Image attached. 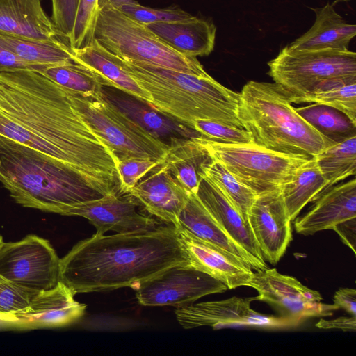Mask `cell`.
<instances>
[{"instance_id": "603a6c76", "label": "cell", "mask_w": 356, "mask_h": 356, "mask_svg": "<svg viewBox=\"0 0 356 356\" xmlns=\"http://www.w3.org/2000/svg\"><path fill=\"white\" fill-rule=\"evenodd\" d=\"M73 60L100 76L108 87H114L148 106L152 99L123 67L119 58L96 39L88 46L72 49Z\"/></svg>"}, {"instance_id": "44dd1931", "label": "cell", "mask_w": 356, "mask_h": 356, "mask_svg": "<svg viewBox=\"0 0 356 356\" xmlns=\"http://www.w3.org/2000/svg\"><path fill=\"white\" fill-rule=\"evenodd\" d=\"M0 31L49 41L60 36L41 0H0Z\"/></svg>"}, {"instance_id": "e575fe53", "label": "cell", "mask_w": 356, "mask_h": 356, "mask_svg": "<svg viewBox=\"0 0 356 356\" xmlns=\"http://www.w3.org/2000/svg\"><path fill=\"white\" fill-rule=\"evenodd\" d=\"M190 128L200 136L226 145L252 143L250 134L243 128L209 120H195Z\"/></svg>"}, {"instance_id": "9c48e42d", "label": "cell", "mask_w": 356, "mask_h": 356, "mask_svg": "<svg viewBox=\"0 0 356 356\" xmlns=\"http://www.w3.org/2000/svg\"><path fill=\"white\" fill-rule=\"evenodd\" d=\"M195 138L215 160L257 195L281 188L310 159L277 152L253 143L226 145L200 136Z\"/></svg>"}, {"instance_id": "6da1fadb", "label": "cell", "mask_w": 356, "mask_h": 356, "mask_svg": "<svg viewBox=\"0 0 356 356\" xmlns=\"http://www.w3.org/2000/svg\"><path fill=\"white\" fill-rule=\"evenodd\" d=\"M0 135L70 165L104 195L119 194L116 161L71 92L39 70L0 72Z\"/></svg>"}, {"instance_id": "f546056e", "label": "cell", "mask_w": 356, "mask_h": 356, "mask_svg": "<svg viewBox=\"0 0 356 356\" xmlns=\"http://www.w3.org/2000/svg\"><path fill=\"white\" fill-rule=\"evenodd\" d=\"M318 166L330 187L355 175L356 136L335 143L315 156Z\"/></svg>"}, {"instance_id": "d590c367", "label": "cell", "mask_w": 356, "mask_h": 356, "mask_svg": "<svg viewBox=\"0 0 356 356\" xmlns=\"http://www.w3.org/2000/svg\"><path fill=\"white\" fill-rule=\"evenodd\" d=\"M99 10L98 0H80L73 33L68 42L72 49H80L92 42Z\"/></svg>"}, {"instance_id": "9a60e30c", "label": "cell", "mask_w": 356, "mask_h": 356, "mask_svg": "<svg viewBox=\"0 0 356 356\" xmlns=\"http://www.w3.org/2000/svg\"><path fill=\"white\" fill-rule=\"evenodd\" d=\"M248 220L264 259L278 263L292 239L291 220L281 188L257 195Z\"/></svg>"}, {"instance_id": "ffe728a7", "label": "cell", "mask_w": 356, "mask_h": 356, "mask_svg": "<svg viewBox=\"0 0 356 356\" xmlns=\"http://www.w3.org/2000/svg\"><path fill=\"white\" fill-rule=\"evenodd\" d=\"M200 201L228 235L262 267L268 268L248 222L204 175L196 192Z\"/></svg>"}, {"instance_id": "ee69618b", "label": "cell", "mask_w": 356, "mask_h": 356, "mask_svg": "<svg viewBox=\"0 0 356 356\" xmlns=\"http://www.w3.org/2000/svg\"><path fill=\"white\" fill-rule=\"evenodd\" d=\"M320 329H339L344 332L356 331V316H341L334 319L321 318L316 324Z\"/></svg>"}, {"instance_id": "cb8c5ba5", "label": "cell", "mask_w": 356, "mask_h": 356, "mask_svg": "<svg viewBox=\"0 0 356 356\" xmlns=\"http://www.w3.org/2000/svg\"><path fill=\"white\" fill-rule=\"evenodd\" d=\"M177 225L181 226L195 236L232 254L246 263L252 270L256 271L265 270L244 248L228 235L204 207L196 194L190 193L179 215Z\"/></svg>"}, {"instance_id": "7c38bea8", "label": "cell", "mask_w": 356, "mask_h": 356, "mask_svg": "<svg viewBox=\"0 0 356 356\" xmlns=\"http://www.w3.org/2000/svg\"><path fill=\"white\" fill-rule=\"evenodd\" d=\"M132 289L144 306L180 307L228 289L207 273L187 266H175Z\"/></svg>"}, {"instance_id": "8d00e7d4", "label": "cell", "mask_w": 356, "mask_h": 356, "mask_svg": "<svg viewBox=\"0 0 356 356\" xmlns=\"http://www.w3.org/2000/svg\"><path fill=\"white\" fill-rule=\"evenodd\" d=\"M162 163L163 161L148 158H128L116 160L120 194L127 195L141 179Z\"/></svg>"}, {"instance_id": "e0dca14e", "label": "cell", "mask_w": 356, "mask_h": 356, "mask_svg": "<svg viewBox=\"0 0 356 356\" xmlns=\"http://www.w3.org/2000/svg\"><path fill=\"white\" fill-rule=\"evenodd\" d=\"M175 228L188 257V266L209 275L228 289L247 286L253 271L246 263L224 249L195 236L180 225Z\"/></svg>"}, {"instance_id": "3957f363", "label": "cell", "mask_w": 356, "mask_h": 356, "mask_svg": "<svg viewBox=\"0 0 356 356\" xmlns=\"http://www.w3.org/2000/svg\"><path fill=\"white\" fill-rule=\"evenodd\" d=\"M0 181L17 204L60 215L106 195L70 165L2 135Z\"/></svg>"}, {"instance_id": "ac0fdd59", "label": "cell", "mask_w": 356, "mask_h": 356, "mask_svg": "<svg viewBox=\"0 0 356 356\" xmlns=\"http://www.w3.org/2000/svg\"><path fill=\"white\" fill-rule=\"evenodd\" d=\"M151 215L167 224L178 225L179 215L190 193L161 164L127 193Z\"/></svg>"}, {"instance_id": "b9f144b4", "label": "cell", "mask_w": 356, "mask_h": 356, "mask_svg": "<svg viewBox=\"0 0 356 356\" xmlns=\"http://www.w3.org/2000/svg\"><path fill=\"white\" fill-rule=\"evenodd\" d=\"M332 229L337 233L341 241L355 254L356 217L336 225Z\"/></svg>"}, {"instance_id": "d6986e66", "label": "cell", "mask_w": 356, "mask_h": 356, "mask_svg": "<svg viewBox=\"0 0 356 356\" xmlns=\"http://www.w3.org/2000/svg\"><path fill=\"white\" fill-rule=\"evenodd\" d=\"M305 214L294 220L296 232L312 235L356 217L355 178L328 188L314 201Z\"/></svg>"}, {"instance_id": "ba28073f", "label": "cell", "mask_w": 356, "mask_h": 356, "mask_svg": "<svg viewBox=\"0 0 356 356\" xmlns=\"http://www.w3.org/2000/svg\"><path fill=\"white\" fill-rule=\"evenodd\" d=\"M268 65V75L296 104L327 81L356 77V54L349 49L293 50L286 45Z\"/></svg>"}, {"instance_id": "7bdbcfd3", "label": "cell", "mask_w": 356, "mask_h": 356, "mask_svg": "<svg viewBox=\"0 0 356 356\" xmlns=\"http://www.w3.org/2000/svg\"><path fill=\"white\" fill-rule=\"evenodd\" d=\"M333 302L339 309H343L351 316H356V290L355 289H339L334 295Z\"/></svg>"}, {"instance_id": "bcb514c9", "label": "cell", "mask_w": 356, "mask_h": 356, "mask_svg": "<svg viewBox=\"0 0 356 356\" xmlns=\"http://www.w3.org/2000/svg\"><path fill=\"white\" fill-rule=\"evenodd\" d=\"M3 243V238H2V236L0 234V246L2 245Z\"/></svg>"}, {"instance_id": "83f0119b", "label": "cell", "mask_w": 356, "mask_h": 356, "mask_svg": "<svg viewBox=\"0 0 356 356\" xmlns=\"http://www.w3.org/2000/svg\"><path fill=\"white\" fill-rule=\"evenodd\" d=\"M0 44L24 60L42 67L74 61L72 49L60 40H41L0 31Z\"/></svg>"}, {"instance_id": "277c9868", "label": "cell", "mask_w": 356, "mask_h": 356, "mask_svg": "<svg viewBox=\"0 0 356 356\" xmlns=\"http://www.w3.org/2000/svg\"><path fill=\"white\" fill-rule=\"evenodd\" d=\"M118 58L149 93V106L162 115L188 127L195 120H209L243 128L238 118L240 92L225 87L210 75L197 76Z\"/></svg>"}, {"instance_id": "d4e9b609", "label": "cell", "mask_w": 356, "mask_h": 356, "mask_svg": "<svg viewBox=\"0 0 356 356\" xmlns=\"http://www.w3.org/2000/svg\"><path fill=\"white\" fill-rule=\"evenodd\" d=\"M313 10L316 19L312 26L288 47L293 50L348 49L356 34V26L347 23L329 2Z\"/></svg>"}, {"instance_id": "ab89813d", "label": "cell", "mask_w": 356, "mask_h": 356, "mask_svg": "<svg viewBox=\"0 0 356 356\" xmlns=\"http://www.w3.org/2000/svg\"><path fill=\"white\" fill-rule=\"evenodd\" d=\"M80 0H51V20L60 36L72 37Z\"/></svg>"}, {"instance_id": "52a82bcc", "label": "cell", "mask_w": 356, "mask_h": 356, "mask_svg": "<svg viewBox=\"0 0 356 356\" xmlns=\"http://www.w3.org/2000/svg\"><path fill=\"white\" fill-rule=\"evenodd\" d=\"M70 92L76 109L112 152L115 161L148 158L163 161L168 152V143L156 137L120 109L103 90L88 96Z\"/></svg>"}, {"instance_id": "4316f807", "label": "cell", "mask_w": 356, "mask_h": 356, "mask_svg": "<svg viewBox=\"0 0 356 356\" xmlns=\"http://www.w3.org/2000/svg\"><path fill=\"white\" fill-rule=\"evenodd\" d=\"M330 188L314 157L307 160L292 180L281 188L282 197L291 221L309 202H314Z\"/></svg>"}, {"instance_id": "7a4b0ae2", "label": "cell", "mask_w": 356, "mask_h": 356, "mask_svg": "<svg viewBox=\"0 0 356 356\" xmlns=\"http://www.w3.org/2000/svg\"><path fill=\"white\" fill-rule=\"evenodd\" d=\"M175 266H188L175 225L77 243L60 260L59 281L74 293L134 286Z\"/></svg>"}, {"instance_id": "2e32d148", "label": "cell", "mask_w": 356, "mask_h": 356, "mask_svg": "<svg viewBox=\"0 0 356 356\" xmlns=\"http://www.w3.org/2000/svg\"><path fill=\"white\" fill-rule=\"evenodd\" d=\"M137 203L131 197L110 193L101 198L74 204L63 216L83 217L96 228L97 234L108 231L124 234L149 231L159 223L154 218L140 213Z\"/></svg>"}, {"instance_id": "4fadbf2b", "label": "cell", "mask_w": 356, "mask_h": 356, "mask_svg": "<svg viewBox=\"0 0 356 356\" xmlns=\"http://www.w3.org/2000/svg\"><path fill=\"white\" fill-rule=\"evenodd\" d=\"M253 298L234 296L216 301L201 302L177 307L175 313L184 329L211 326L214 329L229 325L281 327L292 325L283 318L266 316L250 307Z\"/></svg>"}, {"instance_id": "74e56055", "label": "cell", "mask_w": 356, "mask_h": 356, "mask_svg": "<svg viewBox=\"0 0 356 356\" xmlns=\"http://www.w3.org/2000/svg\"><path fill=\"white\" fill-rule=\"evenodd\" d=\"M37 292L19 286L0 275V319L26 310Z\"/></svg>"}, {"instance_id": "30bf717a", "label": "cell", "mask_w": 356, "mask_h": 356, "mask_svg": "<svg viewBox=\"0 0 356 356\" xmlns=\"http://www.w3.org/2000/svg\"><path fill=\"white\" fill-rule=\"evenodd\" d=\"M60 260L48 240L29 234L0 246V275L29 290L46 291L59 282Z\"/></svg>"}, {"instance_id": "f6af8a7d", "label": "cell", "mask_w": 356, "mask_h": 356, "mask_svg": "<svg viewBox=\"0 0 356 356\" xmlns=\"http://www.w3.org/2000/svg\"><path fill=\"white\" fill-rule=\"evenodd\" d=\"M135 0H98L99 9L111 6L116 9H120L122 6L125 5L136 3Z\"/></svg>"}, {"instance_id": "8992f818", "label": "cell", "mask_w": 356, "mask_h": 356, "mask_svg": "<svg viewBox=\"0 0 356 356\" xmlns=\"http://www.w3.org/2000/svg\"><path fill=\"white\" fill-rule=\"evenodd\" d=\"M94 38L123 59L197 76L209 75L196 57L177 51L147 25L111 6L99 10Z\"/></svg>"}, {"instance_id": "1f68e13d", "label": "cell", "mask_w": 356, "mask_h": 356, "mask_svg": "<svg viewBox=\"0 0 356 356\" xmlns=\"http://www.w3.org/2000/svg\"><path fill=\"white\" fill-rule=\"evenodd\" d=\"M305 102L334 108L356 124V77L327 81L309 95Z\"/></svg>"}, {"instance_id": "484cf974", "label": "cell", "mask_w": 356, "mask_h": 356, "mask_svg": "<svg viewBox=\"0 0 356 356\" xmlns=\"http://www.w3.org/2000/svg\"><path fill=\"white\" fill-rule=\"evenodd\" d=\"M163 163L165 168L189 193H196L203 175V168L214 159L196 140L173 137L170 139Z\"/></svg>"}, {"instance_id": "7402d4cb", "label": "cell", "mask_w": 356, "mask_h": 356, "mask_svg": "<svg viewBox=\"0 0 356 356\" xmlns=\"http://www.w3.org/2000/svg\"><path fill=\"white\" fill-rule=\"evenodd\" d=\"M177 51L193 57L209 55L213 50L216 27L213 22L192 16L168 22L145 24Z\"/></svg>"}, {"instance_id": "f35d334b", "label": "cell", "mask_w": 356, "mask_h": 356, "mask_svg": "<svg viewBox=\"0 0 356 356\" xmlns=\"http://www.w3.org/2000/svg\"><path fill=\"white\" fill-rule=\"evenodd\" d=\"M131 19L144 24L184 20L193 15L177 6L152 8L139 4L125 5L119 9Z\"/></svg>"}, {"instance_id": "60d3db41", "label": "cell", "mask_w": 356, "mask_h": 356, "mask_svg": "<svg viewBox=\"0 0 356 356\" xmlns=\"http://www.w3.org/2000/svg\"><path fill=\"white\" fill-rule=\"evenodd\" d=\"M42 67L30 63L0 44V72L18 69L42 70Z\"/></svg>"}, {"instance_id": "f1b7e54d", "label": "cell", "mask_w": 356, "mask_h": 356, "mask_svg": "<svg viewBox=\"0 0 356 356\" xmlns=\"http://www.w3.org/2000/svg\"><path fill=\"white\" fill-rule=\"evenodd\" d=\"M296 112L331 143H341L356 136V124L340 111L313 103L296 108Z\"/></svg>"}, {"instance_id": "5b68a950", "label": "cell", "mask_w": 356, "mask_h": 356, "mask_svg": "<svg viewBox=\"0 0 356 356\" xmlns=\"http://www.w3.org/2000/svg\"><path fill=\"white\" fill-rule=\"evenodd\" d=\"M276 83L250 81L240 92L238 118L252 143L277 152L312 158L334 145L307 123Z\"/></svg>"}, {"instance_id": "8fae6325", "label": "cell", "mask_w": 356, "mask_h": 356, "mask_svg": "<svg viewBox=\"0 0 356 356\" xmlns=\"http://www.w3.org/2000/svg\"><path fill=\"white\" fill-rule=\"evenodd\" d=\"M263 301L277 310L281 317L296 325L308 318L332 316L339 308L334 304L321 302V293L300 283L296 278L280 273L275 268L253 273L247 283Z\"/></svg>"}, {"instance_id": "4dcf8cb0", "label": "cell", "mask_w": 356, "mask_h": 356, "mask_svg": "<svg viewBox=\"0 0 356 356\" xmlns=\"http://www.w3.org/2000/svg\"><path fill=\"white\" fill-rule=\"evenodd\" d=\"M40 71L60 86L83 96L98 93L107 86L100 76L74 61L49 66Z\"/></svg>"}, {"instance_id": "836d02e7", "label": "cell", "mask_w": 356, "mask_h": 356, "mask_svg": "<svg viewBox=\"0 0 356 356\" xmlns=\"http://www.w3.org/2000/svg\"><path fill=\"white\" fill-rule=\"evenodd\" d=\"M108 99L111 102H118L113 103L145 129L159 138H160V136H165L170 139L173 137H177L175 136L177 134L185 138L194 136L190 134L187 129L180 126L176 127L175 124H171L165 120L159 115L158 111L155 112L156 111L151 107V108H144L143 106L136 104L131 100L130 102L126 99Z\"/></svg>"}, {"instance_id": "d6a6232c", "label": "cell", "mask_w": 356, "mask_h": 356, "mask_svg": "<svg viewBox=\"0 0 356 356\" xmlns=\"http://www.w3.org/2000/svg\"><path fill=\"white\" fill-rule=\"evenodd\" d=\"M203 175L211 180L227 197L243 218L248 222L250 209L257 195L238 181L218 161L213 160L203 168Z\"/></svg>"}, {"instance_id": "5bb4252c", "label": "cell", "mask_w": 356, "mask_h": 356, "mask_svg": "<svg viewBox=\"0 0 356 356\" xmlns=\"http://www.w3.org/2000/svg\"><path fill=\"white\" fill-rule=\"evenodd\" d=\"M74 295L59 281L54 288L37 292L26 310L0 319V327L24 330L71 325L83 316L86 308L75 300Z\"/></svg>"}]
</instances>
